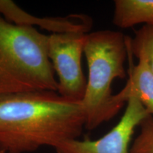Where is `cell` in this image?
Wrapping results in <instances>:
<instances>
[{
    "label": "cell",
    "instance_id": "6da1fadb",
    "mask_svg": "<svg viewBox=\"0 0 153 153\" xmlns=\"http://www.w3.org/2000/svg\"><path fill=\"white\" fill-rule=\"evenodd\" d=\"M85 128L82 101L57 91L0 94V151L28 153L77 139Z\"/></svg>",
    "mask_w": 153,
    "mask_h": 153
},
{
    "label": "cell",
    "instance_id": "7a4b0ae2",
    "mask_svg": "<svg viewBox=\"0 0 153 153\" xmlns=\"http://www.w3.org/2000/svg\"><path fill=\"white\" fill-rule=\"evenodd\" d=\"M48 38L34 27L14 24L0 15V94L57 92Z\"/></svg>",
    "mask_w": 153,
    "mask_h": 153
},
{
    "label": "cell",
    "instance_id": "3957f363",
    "mask_svg": "<svg viewBox=\"0 0 153 153\" xmlns=\"http://www.w3.org/2000/svg\"><path fill=\"white\" fill-rule=\"evenodd\" d=\"M84 55L88 79L82 106L85 128L91 131L114 118L123 106L112 93L116 79H125V63L129 56L128 36L116 30H101L86 36Z\"/></svg>",
    "mask_w": 153,
    "mask_h": 153
},
{
    "label": "cell",
    "instance_id": "277c9868",
    "mask_svg": "<svg viewBox=\"0 0 153 153\" xmlns=\"http://www.w3.org/2000/svg\"><path fill=\"white\" fill-rule=\"evenodd\" d=\"M85 33H51L48 38V53L57 76V93L72 101H82L87 79L82 68Z\"/></svg>",
    "mask_w": 153,
    "mask_h": 153
},
{
    "label": "cell",
    "instance_id": "5b68a950",
    "mask_svg": "<svg viewBox=\"0 0 153 153\" xmlns=\"http://www.w3.org/2000/svg\"><path fill=\"white\" fill-rule=\"evenodd\" d=\"M149 115L139 101L131 98L126 103L119 122L101 138L69 140L57 145L55 150L57 153H130L129 145L134 131Z\"/></svg>",
    "mask_w": 153,
    "mask_h": 153
},
{
    "label": "cell",
    "instance_id": "8992f818",
    "mask_svg": "<svg viewBox=\"0 0 153 153\" xmlns=\"http://www.w3.org/2000/svg\"><path fill=\"white\" fill-rule=\"evenodd\" d=\"M7 22L19 26H38L52 33H89L92 20L85 14H70L65 17L40 18L21 9L11 0H0V15Z\"/></svg>",
    "mask_w": 153,
    "mask_h": 153
},
{
    "label": "cell",
    "instance_id": "52a82bcc",
    "mask_svg": "<svg viewBox=\"0 0 153 153\" xmlns=\"http://www.w3.org/2000/svg\"><path fill=\"white\" fill-rule=\"evenodd\" d=\"M126 85L114 95L118 104L124 106L130 99H137L153 116V73L143 58L136 65H132Z\"/></svg>",
    "mask_w": 153,
    "mask_h": 153
},
{
    "label": "cell",
    "instance_id": "ba28073f",
    "mask_svg": "<svg viewBox=\"0 0 153 153\" xmlns=\"http://www.w3.org/2000/svg\"><path fill=\"white\" fill-rule=\"evenodd\" d=\"M112 22L120 28L141 24L153 27V0H115Z\"/></svg>",
    "mask_w": 153,
    "mask_h": 153
},
{
    "label": "cell",
    "instance_id": "9c48e42d",
    "mask_svg": "<svg viewBox=\"0 0 153 153\" xmlns=\"http://www.w3.org/2000/svg\"><path fill=\"white\" fill-rule=\"evenodd\" d=\"M128 45L131 55L143 58L153 73V27L143 26L135 31L133 38L128 37Z\"/></svg>",
    "mask_w": 153,
    "mask_h": 153
},
{
    "label": "cell",
    "instance_id": "30bf717a",
    "mask_svg": "<svg viewBox=\"0 0 153 153\" xmlns=\"http://www.w3.org/2000/svg\"><path fill=\"white\" fill-rule=\"evenodd\" d=\"M139 126L140 131L130 148V153H153V116L149 115Z\"/></svg>",
    "mask_w": 153,
    "mask_h": 153
},
{
    "label": "cell",
    "instance_id": "8fae6325",
    "mask_svg": "<svg viewBox=\"0 0 153 153\" xmlns=\"http://www.w3.org/2000/svg\"><path fill=\"white\" fill-rule=\"evenodd\" d=\"M0 153H4L3 152H1V151H0Z\"/></svg>",
    "mask_w": 153,
    "mask_h": 153
}]
</instances>
